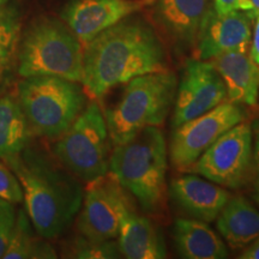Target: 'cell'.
I'll use <instances>...</instances> for the list:
<instances>
[{
    "mask_svg": "<svg viewBox=\"0 0 259 259\" xmlns=\"http://www.w3.org/2000/svg\"><path fill=\"white\" fill-rule=\"evenodd\" d=\"M245 120L240 105L223 101L209 112L174 128L169 144V158L179 171H187L200 155L226 131Z\"/></svg>",
    "mask_w": 259,
    "mask_h": 259,
    "instance_id": "obj_9",
    "label": "cell"
},
{
    "mask_svg": "<svg viewBox=\"0 0 259 259\" xmlns=\"http://www.w3.org/2000/svg\"><path fill=\"white\" fill-rule=\"evenodd\" d=\"M151 0H72L61 18L85 46L106 29L141 11Z\"/></svg>",
    "mask_w": 259,
    "mask_h": 259,
    "instance_id": "obj_12",
    "label": "cell"
},
{
    "mask_svg": "<svg viewBox=\"0 0 259 259\" xmlns=\"http://www.w3.org/2000/svg\"><path fill=\"white\" fill-rule=\"evenodd\" d=\"M238 258L240 259H259V238L251 245L245 247Z\"/></svg>",
    "mask_w": 259,
    "mask_h": 259,
    "instance_id": "obj_29",
    "label": "cell"
},
{
    "mask_svg": "<svg viewBox=\"0 0 259 259\" xmlns=\"http://www.w3.org/2000/svg\"><path fill=\"white\" fill-rule=\"evenodd\" d=\"M17 99L34 135L58 138L85 108L78 82L58 76H34L18 83Z\"/></svg>",
    "mask_w": 259,
    "mask_h": 259,
    "instance_id": "obj_6",
    "label": "cell"
},
{
    "mask_svg": "<svg viewBox=\"0 0 259 259\" xmlns=\"http://www.w3.org/2000/svg\"><path fill=\"white\" fill-rule=\"evenodd\" d=\"M220 234L233 250H244L259 238V211L242 196H231L215 220Z\"/></svg>",
    "mask_w": 259,
    "mask_h": 259,
    "instance_id": "obj_19",
    "label": "cell"
},
{
    "mask_svg": "<svg viewBox=\"0 0 259 259\" xmlns=\"http://www.w3.org/2000/svg\"><path fill=\"white\" fill-rule=\"evenodd\" d=\"M17 212L15 204L0 198V258H3L11 239Z\"/></svg>",
    "mask_w": 259,
    "mask_h": 259,
    "instance_id": "obj_25",
    "label": "cell"
},
{
    "mask_svg": "<svg viewBox=\"0 0 259 259\" xmlns=\"http://www.w3.org/2000/svg\"><path fill=\"white\" fill-rule=\"evenodd\" d=\"M227 100L222 77L209 61H186L174 99L173 128L209 112Z\"/></svg>",
    "mask_w": 259,
    "mask_h": 259,
    "instance_id": "obj_11",
    "label": "cell"
},
{
    "mask_svg": "<svg viewBox=\"0 0 259 259\" xmlns=\"http://www.w3.org/2000/svg\"><path fill=\"white\" fill-rule=\"evenodd\" d=\"M83 51L82 42L67 25L53 18H40L24 32L17 72L22 78L58 76L80 83Z\"/></svg>",
    "mask_w": 259,
    "mask_h": 259,
    "instance_id": "obj_5",
    "label": "cell"
},
{
    "mask_svg": "<svg viewBox=\"0 0 259 259\" xmlns=\"http://www.w3.org/2000/svg\"><path fill=\"white\" fill-rule=\"evenodd\" d=\"M21 28V14L15 6L0 9V78L17 50Z\"/></svg>",
    "mask_w": 259,
    "mask_h": 259,
    "instance_id": "obj_22",
    "label": "cell"
},
{
    "mask_svg": "<svg viewBox=\"0 0 259 259\" xmlns=\"http://www.w3.org/2000/svg\"><path fill=\"white\" fill-rule=\"evenodd\" d=\"M121 257L127 259H162L167 257L166 245L150 219L138 215L134 206L121 218L118 234Z\"/></svg>",
    "mask_w": 259,
    "mask_h": 259,
    "instance_id": "obj_17",
    "label": "cell"
},
{
    "mask_svg": "<svg viewBox=\"0 0 259 259\" xmlns=\"http://www.w3.org/2000/svg\"><path fill=\"white\" fill-rule=\"evenodd\" d=\"M42 239L32 234V225L28 213L25 210H21L17 213L14 233L3 258H57L54 248Z\"/></svg>",
    "mask_w": 259,
    "mask_h": 259,
    "instance_id": "obj_21",
    "label": "cell"
},
{
    "mask_svg": "<svg viewBox=\"0 0 259 259\" xmlns=\"http://www.w3.org/2000/svg\"><path fill=\"white\" fill-rule=\"evenodd\" d=\"M119 101L105 118L113 145H120L147 127H160L176 99L178 80L173 73L154 72L128 80Z\"/></svg>",
    "mask_w": 259,
    "mask_h": 259,
    "instance_id": "obj_4",
    "label": "cell"
},
{
    "mask_svg": "<svg viewBox=\"0 0 259 259\" xmlns=\"http://www.w3.org/2000/svg\"><path fill=\"white\" fill-rule=\"evenodd\" d=\"M171 199L191 219L211 223L218 219L232 193L225 187L196 174H185L170 181Z\"/></svg>",
    "mask_w": 259,
    "mask_h": 259,
    "instance_id": "obj_14",
    "label": "cell"
},
{
    "mask_svg": "<svg viewBox=\"0 0 259 259\" xmlns=\"http://www.w3.org/2000/svg\"><path fill=\"white\" fill-rule=\"evenodd\" d=\"M251 2V6H252V10H251V14L252 15H255L259 12V0H250Z\"/></svg>",
    "mask_w": 259,
    "mask_h": 259,
    "instance_id": "obj_30",
    "label": "cell"
},
{
    "mask_svg": "<svg viewBox=\"0 0 259 259\" xmlns=\"http://www.w3.org/2000/svg\"><path fill=\"white\" fill-rule=\"evenodd\" d=\"M71 257L87 259H103V258H120L118 242L114 240L96 241L90 240L80 235L72 244Z\"/></svg>",
    "mask_w": 259,
    "mask_h": 259,
    "instance_id": "obj_23",
    "label": "cell"
},
{
    "mask_svg": "<svg viewBox=\"0 0 259 259\" xmlns=\"http://www.w3.org/2000/svg\"><path fill=\"white\" fill-rule=\"evenodd\" d=\"M225 189L247 186L253 171V128L240 121L216 139L189 168Z\"/></svg>",
    "mask_w": 259,
    "mask_h": 259,
    "instance_id": "obj_8",
    "label": "cell"
},
{
    "mask_svg": "<svg viewBox=\"0 0 259 259\" xmlns=\"http://www.w3.org/2000/svg\"><path fill=\"white\" fill-rule=\"evenodd\" d=\"M253 18L251 12L240 10L228 14L206 10L197 38V58L208 61L227 52L248 51Z\"/></svg>",
    "mask_w": 259,
    "mask_h": 259,
    "instance_id": "obj_13",
    "label": "cell"
},
{
    "mask_svg": "<svg viewBox=\"0 0 259 259\" xmlns=\"http://www.w3.org/2000/svg\"><path fill=\"white\" fill-rule=\"evenodd\" d=\"M253 128H254V130H257V131L259 132V122H255L254 126H253Z\"/></svg>",
    "mask_w": 259,
    "mask_h": 259,
    "instance_id": "obj_32",
    "label": "cell"
},
{
    "mask_svg": "<svg viewBox=\"0 0 259 259\" xmlns=\"http://www.w3.org/2000/svg\"><path fill=\"white\" fill-rule=\"evenodd\" d=\"M87 185L77 219V229L80 235L90 240H115L122 215L134 206L126 190L109 171Z\"/></svg>",
    "mask_w": 259,
    "mask_h": 259,
    "instance_id": "obj_10",
    "label": "cell"
},
{
    "mask_svg": "<svg viewBox=\"0 0 259 259\" xmlns=\"http://www.w3.org/2000/svg\"><path fill=\"white\" fill-rule=\"evenodd\" d=\"M255 23L253 30V37H252V44L250 48V56L252 60L259 66V12L254 15Z\"/></svg>",
    "mask_w": 259,
    "mask_h": 259,
    "instance_id": "obj_27",
    "label": "cell"
},
{
    "mask_svg": "<svg viewBox=\"0 0 259 259\" xmlns=\"http://www.w3.org/2000/svg\"><path fill=\"white\" fill-rule=\"evenodd\" d=\"M32 135L17 97H0V160L18 156L27 149Z\"/></svg>",
    "mask_w": 259,
    "mask_h": 259,
    "instance_id": "obj_20",
    "label": "cell"
},
{
    "mask_svg": "<svg viewBox=\"0 0 259 259\" xmlns=\"http://www.w3.org/2000/svg\"><path fill=\"white\" fill-rule=\"evenodd\" d=\"M0 198L18 204L23 200V190L14 170L0 162Z\"/></svg>",
    "mask_w": 259,
    "mask_h": 259,
    "instance_id": "obj_24",
    "label": "cell"
},
{
    "mask_svg": "<svg viewBox=\"0 0 259 259\" xmlns=\"http://www.w3.org/2000/svg\"><path fill=\"white\" fill-rule=\"evenodd\" d=\"M208 0H156L158 23L180 50L197 45Z\"/></svg>",
    "mask_w": 259,
    "mask_h": 259,
    "instance_id": "obj_16",
    "label": "cell"
},
{
    "mask_svg": "<svg viewBox=\"0 0 259 259\" xmlns=\"http://www.w3.org/2000/svg\"><path fill=\"white\" fill-rule=\"evenodd\" d=\"M4 162L21 183L25 211L37 234L46 240L60 236L82 206L79 180L34 150L24 149Z\"/></svg>",
    "mask_w": 259,
    "mask_h": 259,
    "instance_id": "obj_2",
    "label": "cell"
},
{
    "mask_svg": "<svg viewBox=\"0 0 259 259\" xmlns=\"http://www.w3.org/2000/svg\"><path fill=\"white\" fill-rule=\"evenodd\" d=\"M164 51L155 32L141 22L121 21L84 46V92L99 100L135 77L167 72Z\"/></svg>",
    "mask_w": 259,
    "mask_h": 259,
    "instance_id": "obj_1",
    "label": "cell"
},
{
    "mask_svg": "<svg viewBox=\"0 0 259 259\" xmlns=\"http://www.w3.org/2000/svg\"><path fill=\"white\" fill-rule=\"evenodd\" d=\"M166 139L155 126L115 145L109 157V174L153 218H162L166 212Z\"/></svg>",
    "mask_w": 259,
    "mask_h": 259,
    "instance_id": "obj_3",
    "label": "cell"
},
{
    "mask_svg": "<svg viewBox=\"0 0 259 259\" xmlns=\"http://www.w3.org/2000/svg\"><path fill=\"white\" fill-rule=\"evenodd\" d=\"M8 2L9 0H0V9L4 8L5 5H8Z\"/></svg>",
    "mask_w": 259,
    "mask_h": 259,
    "instance_id": "obj_31",
    "label": "cell"
},
{
    "mask_svg": "<svg viewBox=\"0 0 259 259\" xmlns=\"http://www.w3.org/2000/svg\"><path fill=\"white\" fill-rule=\"evenodd\" d=\"M213 10L218 14H228V12L239 10V0H213Z\"/></svg>",
    "mask_w": 259,
    "mask_h": 259,
    "instance_id": "obj_28",
    "label": "cell"
},
{
    "mask_svg": "<svg viewBox=\"0 0 259 259\" xmlns=\"http://www.w3.org/2000/svg\"><path fill=\"white\" fill-rule=\"evenodd\" d=\"M222 77L227 100L236 105L253 107L259 97V66L248 51H233L208 60Z\"/></svg>",
    "mask_w": 259,
    "mask_h": 259,
    "instance_id": "obj_15",
    "label": "cell"
},
{
    "mask_svg": "<svg viewBox=\"0 0 259 259\" xmlns=\"http://www.w3.org/2000/svg\"><path fill=\"white\" fill-rule=\"evenodd\" d=\"M173 239L181 258L223 259L228 257V248L223 239L208 223L199 220H177Z\"/></svg>",
    "mask_w": 259,
    "mask_h": 259,
    "instance_id": "obj_18",
    "label": "cell"
},
{
    "mask_svg": "<svg viewBox=\"0 0 259 259\" xmlns=\"http://www.w3.org/2000/svg\"><path fill=\"white\" fill-rule=\"evenodd\" d=\"M252 181H253L254 198L259 203V132L257 130H254L253 171H252Z\"/></svg>",
    "mask_w": 259,
    "mask_h": 259,
    "instance_id": "obj_26",
    "label": "cell"
},
{
    "mask_svg": "<svg viewBox=\"0 0 259 259\" xmlns=\"http://www.w3.org/2000/svg\"><path fill=\"white\" fill-rule=\"evenodd\" d=\"M109 142L105 114L96 102H92L58 137L53 151L73 177L89 184L108 174Z\"/></svg>",
    "mask_w": 259,
    "mask_h": 259,
    "instance_id": "obj_7",
    "label": "cell"
}]
</instances>
